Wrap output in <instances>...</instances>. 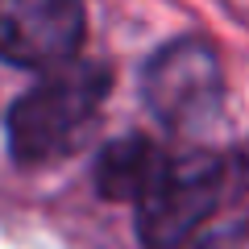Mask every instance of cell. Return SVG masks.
I'll return each instance as SVG.
<instances>
[{
  "label": "cell",
  "instance_id": "3",
  "mask_svg": "<svg viewBox=\"0 0 249 249\" xmlns=\"http://www.w3.org/2000/svg\"><path fill=\"white\" fill-rule=\"evenodd\" d=\"M142 96L150 112L175 133H196L216 121L224 100L220 54L199 37L158 46L142 67Z\"/></svg>",
  "mask_w": 249,
  "mask_h": 249
},
{
  "label": "cell",
  "instance_id": "4",
  "mask_svg": "<svg viewBox=\"0 0 249 249\" xmlns=\"http://www.w3.org/2000/svg\"><path fill=\"white\" fill-rule=\"evenodd\" d=\"M88 34L83 0H0V62L58 71L75 62Z\"/></svg>",
  "mask_w": 249,
  "mask_h": 249
},
{
  "label": "cell",
  "instance_id": "6",
  "mask_svg": "<svg viewBox=\"0 0 249 249\" xmlns=\"http://www.w3.org/2000/svg\"><path fill=\"white\" fill-rule=\"evenodd\" d=\"M191 249H249V241L241 237V232H212V237L196 241Z\"/></svg>",
  "mask_w": 249,
  "mask_h": 249
},
{
  "label": "cell",
  "instance_id": "1",
  "mask_svg": "<svg viewBox=\"0 0 249 249\" xmlns=\"http://www.w3.org/2000/svg\"><path fill=\"white\" fill-rule=\"evenodd\" d=\"M112 75L100 62H67L9 108V154L21 166H46L71 154L96 124Z\"/></svg>",
  "mask_w": 249,
  "mask_h": 249
},
{
  "label": "cell",
  "instance_id": "5",
  "mask_svg": "<svg viewBox=\"0 0 249 249\" xmlns=\"http://www.w3.org/2000/svg\"><path fill=\"white\" fill-rule=\"evenodd\" d=\"M170 154H162L150 137L142 133H124L116 142H108L100 150L91 178H96V191L104 199H142L150 191V183L158 178V170L166 166Z\"/></svg>",
  "mask_w": 249,
  "mask_h": 249
},
{
  "label": "cell",
  "instance_id": "2",
  "mask_svg": "<svg viewBox=\"0 0 249 249\" xmlns=\"http://www.w3.org/2000/svg\"><path fill=\"white\" fill-rule=\"evenodd\" d=\"M229 183V170L216 154L187 150L170 154L158 178L137 199V237L150 249H183L191 245L204 220L216 212Z\"/></svg>",
  "mask_w": 249,
  "mask_h": 249
}]
</instances>
